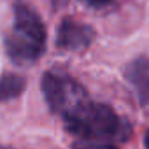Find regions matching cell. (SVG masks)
I'll return each instance as SVG.
<instances>
[{
  "mask_svg": "<svg viewBox=\"0 0 149 149\" xmlns=\"http://www.w3.org/2000/svg\"><path fill=\"white\" fill-rule=\"evenodd\" d=\"M63 121L70 133L83 140H125L130 135V125L112 107L88 98L65 112Z\"/></svg>",
  "mask_w": 149,
  "mask_h": 149,
  "instance_id": "6da1fadb",
  "label": "cell"
},
{
  "mask_svg": "<svg viewBox=\"0 0 149 149\" xmlns=\"http://www.w3.org/2000/svg\"><path fill=\"white\" fill-rule=\"evenodd\" d=\"M14 21L6 37V51L16 65H32L46 51L47 33L39 13L18 0L13 7Z\"/></svg>",
  "mask_w": 149,
  "mask_h": 149,
  "instance_id": "7a4b0ae2",
  "label": "cell"
},
{
  "mask_svg": "<svg viewBox=\"0 0 149 149\" xmlns=\"http://www.w3.org/2000/svg\"><path fill=\"white\" fill-rule=\"evenodd\" d=\"M42 95L47 107L61 116L88 98L86 90L77 81H74L68 74L56 70H47L42 76Z\"/></svg>",
  "mask_w": 149,
  "mask_h": 149,
  "instance_id": "3957f363",
  "label": "cell"
},
{
  "mask_svg": "<svg viewBox=\"0 0 149 149\" xmlns=\"http://www.w3.org/2000/svg\"><path fill=\"white\" fill-rule=\"evenodd\" d=\"M95 39V32L91 26L72 19V18H63L61 23L58 25L56 32V46L65 51H83L86 49Z\"/></svg>",
  "mask_w": 149,
  "mask_h": 149,
  "instance_id": "277c9868",
  "label": "cell"
},
{
  "mask_svg": "<svg viewBox=\"0 0 149 149\" xmlns=\"http://www.w3.org/2000/svg\"><path fill=\"white\" fill-rule=\"evenodd\" d=\"M125 77L137 95L139 102L149 107V58L139 56L132 60L125 68Z\"/></svg>",
  "mask_w": 149,
  "mask_h": 149,
  "instance_id": "5b68a950",
  "label": "cell"
},
{
  "mask_svg": "<svg viewBox=\"0 0 149 149\" xmlns=\"http://www.w3.org/2000/svg\"><path fill=\"white\" fill-rule=\"evenodd\" d=\"M26 88V81L18 74H6L0 77V104L18 98Z\"/></svg>",
  "mask_w": 149,
  "mask_h": 149,
  "instance_id": "8992f818",
  "label": "cell"
},
{
  "mask_svg": "<svg viewBox=\"0 0 149 149\" xmlns=\"http://www.w3.org/2000/svg\"><path fill=\"white\" fill-rule=\"evenodd\" d=\"M74 149H118L114 144L104 142V140H79L74 144Z\"/></svg>",
  "mask_w": 149,
  "mask_h": 149,
  "instance_id": "52a82bcc",
  "label": "cell"
},
{
  "mask_svg": "<svg viewBox=\"0 0 149 149\" xmlns=\"http://www.w3.org/2000/svg\"><path fill=\"white\" fill-rule=\"evenodd\" d=\"M83 4H86L88 7H93V9H102V7H107L111 6L114 0H81Z\"/></svg>",
  "mask_w": 149,
  "mask_h": 149,
  "instance_id": "ba28073f",
  "label": "cell"
}]
</instances>
